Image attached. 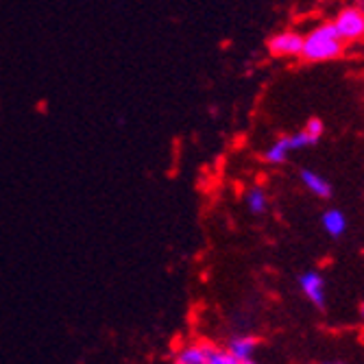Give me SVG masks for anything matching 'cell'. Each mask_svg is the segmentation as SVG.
<instances>
[{"mask_svg": "<svg viewBox=\"0 0 364 364\" xmlns=\"http://www.w3.org/2000/svg\"><path fill=\"white\" fill-rule=\"evenodd\" d=\"M332 22L338 31V36L345 40V44H353V42L364 40V11L358 9L355 5L338 11V16Z\"/></svg>", "mask_w": 364, "mask_h": 364, "instance_id": "2", "label": "cell"}, {"mask_svg": "<svg viewBox=\"0 0 364 364\" xmlns=\"http://www.w3.org/2000/svg\"><path fill=\"white\" fill-rule=\"evenodd\" d=\"M245 203H247V210L255 216H262L264 212L269 210V196L264 192V188H251L245 196Z\"/></svg>", "mask_w": 364, "mask_h": 364, "instance_id": "11", "label": "cell"}, {"mask_svg": "<svg viewBox=\"0 0 364 364\" xmlns=\"http://www.w3.org/2000/svg\"><path fill=\"white\" fill-rule=\"evenodd\" d=\"M321 225H323V231L329 236V238H343L347 234V216L336 210V208H329L323 212L321 216Z\"/></svg>", "mask_w": 364, "mask_h": 364, "instance_id": "9", "label": "cell"}, {"mask_svg": "<svg viewBox=\"0 0 364 364\" xmlns=\"http://www.w3.org/2000/svg\"><path fill=\"white\" fill-rule=\"evenodd\" d=\"M299 179H301V183L306 186V190L312 192L316 198H323V201H327V198H332L334 188H332V183H329V179H325L321 173L310 171V168H304V171L299 173Z\"/></svg>", "mask_w": 364, "mask_h": 364, "instance_id": "8", "label": "cell"}, {"mask_svg": "<svg viewBox=\"0 0 364 364\" xmlns=\"http://www.w3.org/2000/svg\"><path fill=\"white\" fill-rule=\"evenodd\" d=\"M269 50L273 57H301L304 50V36L296 31H279L269 40Z\"/></svg>", "mask_w": 364, "mask_h": 364, "instance_id": "3", "label": "cell"}, {"mask_svg": "<svg viewBox=\"0 0 364 364\" xmlns=\"http://www.w3.org/2000/svg\"><path fill=\"white\" fill-rule=\"evenodd\" d=\"M229 349V353L238 360V364H251L255 360V351L259 347V341L251 334H238L234 338H229V343L225 345Z\"/></svg>", "mask_w": 364, "mask_h": 364, "instance_id": "7", "label": "cell"}, {"mask_svg": "<svg viewBox=\"0 0 364 364\" xmlns=\"http://www.w3.org/2000/svg\"><path fill=\"white\" fill-rule=\"evenodd\" d=\"M360 316H362V318H364V301H362V304H360Z\"/></svg>", "mask_w": 364, "mask_h": 364, "instance_id": "13", "label": "cell"}, {"mask_svg": "<svg viewBox=\"0 0 364 364\" xmlns=\"http://www.w3.org/2000/svg\"><path fill=\"white\" fill-rule=\"evenodd\" d=\"M353 5H355L358 9H362V11H364V0H355V3H353Z\"/></svg>", "mask_w": 364, "mask_h": 364, "instance_id": "12", "label": "cell"}, {"mask_svg": "<svg viewBox=\"0 0 364 364\" xmlns=\"http://www.w3.org/2000/svg\"><path fill=\"white\" fill-rule=\"evenodd\" d=\"M299 288L304 292L306 299L318 308V310H325V304H327V286H325V277L316 271H308L304 275H299Z\"/></svg>", "mask_w": 364, "mask_h": 364, "instance_id": "4", "label": "cell"}, {"mask_svg": "<svg viewBox=\"0 0 364 364\" xmlns=\"http://www.w3.org/2000/svg\"><path fill=\"white\" fill-rule=\"evenodd\" d=\"M290 153H292V149H290L288 136H282V138H277L267 151H264V161H267V164H273V166H277V164H286V161H288Z\"/></svg>", "mask_w": 364, "mask_h": 364, "instance_id": "10", "label": "cell"}, {"mask_svg": "<svg viewBox=\"0 0 364 364\" xmlns=\"http://www.w3.org/2000/svg\"><path fill=\"white\" fill-rule=\"evenodd\" d=\"M323 134H325V124H323V120L310 118L301 131H296V134H290V136H288V142H290L292 153H294V151H301V149H310V146L318 144V140L323 138Z\"/></svg>", "mask_w": 364, "mask_h": 364, "instance_id": "5", "label": "cell"}, {"mask_svg": "<svg viewBox=\"0 0 364 364\" xmlns=\"http://www.w3.org/2000/svg\"><path fill=\"white\" fill-rule=\"evenodd\" d=\"M345 53V40L338 36L334 22H323L314 26L308 36H304V50L301 57L312 63L332 61Z\"/></svg>", "mask_w": 364, "mask_h": 364, "instance_id": "1", "label": "cell"}, {"mask_svg": "<svg viewBox=\"0 0 364 364\" xmlns=\"http://www.w3.org/2000/svg\"><path fill=\"white\" fill-rule=\"evenodd\" d=\"M214 343H188L181 349L175 351L173 360L177 364H210L212 351H214Z\"/></svg>", "mask_w": 364, "mask_h": 364, "instance_id": "6", "label": "cell"}, {"mask_svg": "<svg viewBox=\"0 0 364 364\" xmlns=\"http://www.w3.org/2000/svg\"><path fill=\"white\" fill-rule=\"evenodd\" d=\"M321 3H323V0H321Z\"/></svg>", "mask_w": 364, "mask_h": 364, "instance_id": "14", "label": "cell"}]
</instances>
